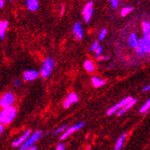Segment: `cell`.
Here are the masks:
<instances>
[{
  "label": "cell",
  "instance_id": "obj_1",
  "mask_svg": "<svg viewBox=\"0 0 150 150\" xmlns=\"http://www.w3.org/2000/svg\"><path fill=\"white\" fill-rule=\"evenodd\" d=\"M54 67H55V60H54V59H52L51 57L45 58L42 63V67H40V69L39 71L40 77L42 79L50 77Z\"/></svg>",
  "mask_w": 150,
  "mask_h": 150
},
{
  "label": "cell",
  "instance_id": "obj_2",
  "mask_svg": "<svg viewBox=\"0 0 150 150\" xmlns=\"http://www.w3.org/2000/svg\"><path fill=\"white\" fill-rule=\"evenodd\" d=\"M16 113H17L16 108L13 106L2 109L1 112H0V123L3 125L10 124L11 122L15 120Z\"/></svg>",
  "mask_w": 150,
  "mask_h": 150
},
{
  "label": "cell",
  "instance_id": "obj_3",
  "mask_svg": "<svg viewBox=\"0 0 150 150\" xmlns=\"http://www.w3.org/2000/svg\"><path fill=\"white\" fill-rule=\"evenodd\" d=\"M139 57L150 54V35H143L140 38L139 48L136 50Z\"/></svg>",
  "mask_w": 150,
  "mask_h": 150
},
{
  "label": "cell",
  "instance_id": "obj_4",
  "mask_svg": "<svg viewBox=\"0 0 150 150\" xmlns=\"http://www.w3.org/2000/svg\"><path fill=\"white\" fill-rule=\"evenodd\" d=\"M132 100H133V97H130V96H128V97H125L124 99H122L120 102L117 103L116 104H114L113 106H112L111 108L108 109L107 112H106L107 116H112L113 114H116L120 110V109H122L124 106H126Z\"/></svg>",
  "mask_w": 150,
  "mask_h": 150
},
{
  "label": "cell",
  "instance_id": "obj_5",
  "mask_svg": "<svg viewBox=\"0 0 150 150\" xmlns=\"http://www.w3.org/2000/svg\"><path fill=\"white\" fill-rule=\"evenodd\" d=\"M42 136V133L40 130H36L34 131L33 133H32V135L29 137V139L25 141L24 144H23L21 146H20V149L19 150H26L28 149L32 146H34V144L40 139V137Z\"/></svg>",
  "mask_w": 150,
  "mask_h": 150
},
{
  "label": "cell",
  "instance_id": "obj_6",
  "mask_svg": "<svg viewBox=\"0 0 150 150\" xmlns=\"http://www.w3.org/2000/svg\"><path fill=\"white\" fill-rule=\"evenodd\" d=\"M16 102L15 94L11 92L5 93L1 97H0V107L2 109L12 107V105Z\"/></svg>",
  "mask_w": 150,
  "mask_h": 150
},
{
  "label": "cell",
  "instance_id": "obj_7",
  "mask_svg": "<svg viewBox=\"0 0 150 150\" xmlns=\"http://www.w3.org/2000/svg\"><path fill=\"white\" fill-rule=\"evenodd\" d=\"M85 124H86V123H85V121H80V122H78V123H76V124L71 126V127H69V128L67 129V130L60 136L59 139H60V140H65V139H67L69 137H70V136H71L72 134H74L75 132L80 130L82 128H83V127L85 126Z\"/></svg>",
  "mask_w": 150,
  "mask_h": 150
},
{
  "label": "cell",
  "instance_id": "obj_8",
  "mask_svg": "<svg viewBox=\"0 0 150 150\" xmlns=\"http://www.w3.org/2000/svg\"><path fill=\"white\" fill-rule=\"evenodd\" d=\"M93 15V1H88L83 10H82V16H83L85 23H89L92 19V16Z\"/></svg>",
  "mask_w": 150,
  "mask_h": 150
},
{
  "label": "cell",
  "instance_id": "obj_9",
  "mask_svg": "<svg viewBox=\"0 0 150 150\" xmlns=\"http://www.w3.org/2000/svg\"><path fill=\"white\" fill-rule=\"evenodd\" d=\"M72 33L76 40H80L83 39L85 33H84V29H83V26H82V23L79 21L75 23V24L73 25Z\"/></svg>",
  "mask_w": 150,
  "mask_h": 150
},
{
  "label": "cell",
  "instance_id": "obj_10",
  "mask_svg": "<svg viewBox=\"0 0 150 150\" xmlns=\"http://www.w3.org/2000/svg\"><path fill=\"white\" fill-rule=\"evenodd\" d=\"M78 101H79L78 95L76 93L72 92V93H69V95H67V98L65 99V101L63 102V107L65 109H69L72 104L76 103Z\"/></svg>",
  "mask_w": 150,
  "mask_h": 150
},
{
  "label": "cell",
  "instance_id": "obj_11",
  "mask_svg": "<svg viewBox=\"0 0 150 150\" xmlns=\"http://www.w3.org/2000/svg\"><path fill=\"white\" fill-rule=\"evenodd\" d=\"M32 135V131L30 130V129H28V130H26L23 134H22L20 137L17 139H16V140H13V143H12V146H13V147H20L23 144H24L25 143V141L29 139V137Z\"/></svg>",
  "mask_w": 150,
  "mask_h": 150
},
{
  "label": "cell",
  "instance_id": "obj_12",
  "mask_svg": "<svg viewBox=\"0 0 150 150\" xmlns=\"http://www.w3.org/2000/svg\"><path fill=\"white\" fill-rule=\"evenodd\" d=\"M40 76V73L35 69H27L23 74V78L25 82H33Z\"/></svg>",
  "mask_w": 150,
  "mask_h": 150
},
{
  "label": "cell",
  "instance_id": "obj_13",
  "mask_svg": "<svg viewBox=\"0 0 150 150\" xmlns=\"http://www.w3.org/2000/svg\"><path fill=\"white\" fill-rule=\"evenodd\" d=\"M139 42H140V39L139 38L138 34L136 33H131L129 35L128 38V45L129 48L133 49V50H137L139 48Z\"/></svg>",
  "mask_w": 150,
  "mask_h": 150
},
{
  "label": "cell",
  "instance_id": "obj_14",
  "mask_svg": "<svg viewBox=\"0 0 150 150\" xmlns=\"http://www.w3.org/2000/svg\"><path fill=\"white\" fill-rule=\"evenodd\" d=\"M127 135H128L127 132H123L117 139V140L114 144V146H113V150H121L122 149V147H123V146H124L126 138H127Z\"/></svg>",
  "mask_w": 150,
  "mask_h": 150
},
{
  "label": "cell",
  "instance_id": "obj_15",
  "mask_svg": "<svg viewBox=\"0 0 150 150\" xmlns=\"http://www.w3.org/2000/svg\"><path fill=\"white\" fill-rule=\"evenodd\" d=\"M91 83L94 88H99L103 86L106 84V80L98 76H91Z\"/></svg>",
  "mask_w": 150,
  "mask_h": 150
},
{
  "label": "cell",
  "instance_id": "obj_16",
  "mask_svg": "<svg viewBox=\"0 0 150 150\" xmlns=\"http://www.w3.org/2000/svg\"><path fill=\"white\" fill-rule=\"evenodd\" d=\"M26 7L31 12H35L40 7V3L38 0H27L26 1Z\"/></svg>",
  "mask_w": 150,
  "mask_h": 150
},
{
  "label": "cell",
  "instance_id": "obj_17",
  "mask_svg": "<svg viewBox=\"0 0 150 150\" xmlns=\"http://www.w3.org/2000/svg\"><path fill=\"white\" fill-rule=\"evenodd\" d=\"M137 103V99H135V98H133V100L130 102V103H129L126 106H124L122 109H120V110L116 113V115L117 116H121V115H123L124 113H126L129 110H130V109Z\"/></svg>",
  "mask_w": 150,
  "mask_h": 150
},
{
  "label": "cell",
  "instance_id": "obj_18",
  "mask_svg": "<svg viewBox=\"0 0 150 150\" xmlns=\"http://www.w3.org/2000/svg\"><path fill=\"white\" fill-rule=\"evenodd\" d=\"M84 69L86 72L93 74L95 72V65L91 59H86L84 62Z\"/></svg>",
  "mask_w": 150,
  "mask_h": 150
},
{
  "label": "cell",
  "instance_id": "obj_19",
  "mask_svg": "<svg viewBox=\"0 0 150 150\" xmlns=\"http://www.w3.org/2000/svg\"><path fill=\"white\" fill-rule=\"evenodd\" d=\"M8 21H0V40H4L6 37V30L8 28Z\"/></svg>",
  "mask_w": 150,
  "mask_h": 150
},
{
  "label": "cell",
  "instance_id": "obj_20",
  "mask_svg": "<svg viewBox=\"0 0 150 150\" xmlns=\"http://www.w3.org/2000/svg\"><path fill=\"white\" fill-rule=\"evenodd\" d=\"M141 26L143 35H150V23L147 21H143Z\"/></svg>",
  "mask_w": 150,
  "mask_h": 150
},
{
  "label": "cell",
  "instance_id": "obj_21",
  "mask_svg": "<svg viewBox=\"0 0 150 150\" xmlns=\"http://www.w3.org/2000/svg\"><path fill=\"white\" fill-rule=\"evenodd\" d=\"M132 11H133V7H132V6H124L123 8L121 9V11H120V16H121V17H125V16H127L128 15H129V13H130Z\"/></svg>",
  "mask_w": 150,
  "mask_h": 150
},
{
  "label": "cell",
  "instance_id": "obj_22",
  "mask_svg": "<svg viewBox=\"0 0 150 150\" xmlns=\"http://www.w3.org/2000/svg\"><path fill=\"white\" fill-rule=\"evenodd\" d=\"M150 109V98L146 100V102L139 108V113L141 114H144L146 113L148 110Z\"/></svg>",
  "mask_w": 150,
  "mask_h": 150
},
{
  "label": "cell",
  "instance_id": "obj_23",
  "mask_svg": "<svg viewBox=\"0 0 150 150\" xmlns=\"http://www.w3.org/2000/svg\"><path fill=\"white\" fill-rule=\"evenodd\" d=\"M67 128H69V126H67V124H64V125H62V126L57 128L55 130H54V131H53V135H62V134L67 130Z\"/></svg>",
  "mask_w": 150,
  "mask_h": 150
},
{
  "label": "cell",
  "instance_id": "obj_24",
  "mask_svg": "<svg viewBox=\"0 0 150 150\" xmlns=\"http://www.w3.org/2000/svg\"><path fill=\"white\" fill-rule=\"evenodd\" d=\"M100 43H99V40H94V42H93V43L91 44L90 48H89V50L91 52H94L95 50H96L99 47H100Z\"/></svg>",
  "mask_w": 150,
  "mask_h": 150
},
{
  "label": "cell",
  "instance_id": "obj_25",
  "mask_svg": "<svg viewBox=\"0 0 150 150\" xmlns=\"http://www.w3.org/2000/svg\"><path fill=\"white\" fill-rule=\"evenodd\" d=\"M107 33H108L107 29H105V28L102 29L99 33V35H98V40H103L107 36Z\"/></svg>",
  "mask_w": 150,
  "mask_h": 150
},
{
  "label": "cell",
  "instance_id": "obj_26",
  "mask_svg": "<svg viewBox=\"0 0 150 150\" xmlns=\"http://www.w3.org/2000/svg\"><path fill=\"white\" fill-rule=\"evenodd\" d=\"M103 46H100L96 50H95L93 53H94V55H95V57H96L97 59L98 58H100L101 56H103Z\"/></svg>",
  "mask_w": 150,
  "mask_h": 150
},
{
  "label": "cell",
  "instance_id": "obj_27",
  "mask_svg": "<svg viewBox=\"0 0 150 150\" xmlns=\"http://www.w3.org/2000/svg\"><path fill=\"white\" fill-rule=\"evenodd\" d=\"M110 4H111L112 7L113 9H117L119 7V6H120V1H119V0H111Z\"/></svg>",
  "mask_w": 150,
  "mask_h": 150
},
{
  "label": "cell",
  "instance_id": "obj_28",
  "mask_svg": "<svg viewBox=\"0 0 150 150\" xmlns=\"http://www.w3.org/2000/svg\"><path fill=\"white\" fill-rule=\"evenodd\" d=\"M13 86H16V87H20V86H22V80H21L20 78H16V79H13Z\"/></svg>",
  "mask_w": 150,
  "mask_h": 150
},
{
  "label": "cell",
  "instance_id": "obj_29",
  "mask_svg": "<svg viewBox=\"0 0 150 150\" xmlns=\"http://www.w3.org/2000/svg\"><path fill=\"white\" fill-rule=\"evenodd\" d=\"M55 150H66V145L64 143H59L56 146Z\"/></svg>",
  "mask_w": 150,
  "mask_h": 150
},
{
  "label": "cell",
  "instance_id": "obj_30",
  "mask_svg": "<svg viewBox=\"0 0 150 150\" xmlns=\"http://www.w3.org/2000/svg\"><path fill=\"white\" fill-rule=\"evenodd\" d=\"M110 59V57H108V56H101V57L98 58L97 59L103 61V60H107V59Z\"/></svg>",
  "mask_w": 150,
  "mask_h": 150
},
{
  "label": "cell",
  "instance_id": "obj_31",
  "mask_svg": "<svg viewBox=\"0 0 150 150\" xmlns=\"http://www.w3.org/2000/svg\"><path fill=\"white\" fill-rule=\"evenodd\" d=\"M148 91H150V84H148L143 87V92H148Z\"/></svg>",
  "mask_w": 150,
  "mask_h": 150
},
{
  "label": "cell",
  "instance_id": "obj_32",
  "mask_svg": "<svg viewBox=\"0 0 150 150\" xmlns=\"http://www.w3.org/2000/svg\"><path fill=\"white\" fill-rule=\"evenodd\" d=\"M6 5V2L4 1V0H0V8H3Z\"/></svg>",
  "mask_w": 150,
  "mask_h": 150
},
{
  "label": "cell",
  "instance_id": "obj_33",
  "mask_svg": "<svg viewBox=\"0 0 150 150\" xmlns=\"http://www.w3.org/2000/svg\"><path fill=\"white\" fill-rule=\"evenodd\" d=\"M64 13H65V6L62 5V6H61V8H60V15H61V16L64 15Z\"/></svg>",
  "mask_w": 150,
  "mask_h": 150
},
{
  "label": "cell",
  "instance_id": "obj_34",
  "mask_svg": "<svg viewBox=\"0 0 150 150\" xmlns=\"http://www.w3.org/2000/svg\"><path fill=\"white\" fill-rule=\"evenodd\" d=\"M3 131H4V125L0 123V134H2Z\"/></svg>",
  "mask_w": 150,
  "mask_h": 150
},
{
  "label": "cell",
  "instance_id": "obj_35",
  "mask_svg": "<svg viewBox=\"0 0 150 150\" xmlns=\"http://www.w3.org/2000/svg\"><path fill=\"white\" fill-rule=\"evenodd\" d=\"M26 150H37V146H32V147H30L28 149H26Z\"/></svg>",
  "mask_w": 150,
  "mask_h": 150
},
{
  "label": "cell",
  "instance_id": "obj_36",
  "mask_svg": "<svg viewBox=\"0 0 150 150\" xmlns=\"http://www.w3.org/2000/svg\"><path fill=\"white\" fill-rule=\"evenodd\" d=\"M86 150H91V146H88L87 147H86Z\"/></svg>",
  "mask_w": 150,
  "mask_h": 150
}]
</instances>
